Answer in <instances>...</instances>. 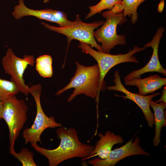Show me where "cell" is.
Wrapping results in <instances>:
<instances>
[{
    "label": "cell",
    "instance_id": "6da1fadb",
    "mask_svg": "<svg viewBox=\"0 0 166 166\" xmlns=\"http://www.w3.org/2000/svg\"><path fill=\"white\" fill-rule=\"evenodd\" d=\"M61 127L56 131L60 140L56 148L48 149L40 147L37 144H31L36 152L47 158L49 166H56L66 160L75 157L88 159L94 148V146L84 144L80 140L75 128Z\"/></svg>",
    "mask_w": 166,
    "mask_h": 166
},
{
    "label": "cell",
    "instance_id": "7a4b0ae2",
    "mask_svg": "<svg viewBox=\"0 0 166 166\" xmlns=\"http://www.w3.org/2000/svg\"><path fill=\"white\" fill-rule=\"evenodd\" d=\"M77 68L74 76L70 82L55 93L58 96L67 90L74 88L72 93L68 98L67 101H71L77 95L84 94L88 97L96 98L98 104L100 92V71L97 64L87 66L76 61Z\"/></svg>",
    "mask_w": 166,
    "mask_h": 166
},
{
    "label": "cell",
    "instance_id": "3957f363",
    "mask_svg": "<svg viewBox=\"0 0 166 166\" xmlns=\"http://www.w3.org/2000/svg\"><path fill=\"white\" fill-rule=\"evenodd\" d=\"M2 119L9 130L10 153L15 152L14 144L26 122L28 107L24 100L18 99L15 95L10 96L2 101Z\"/></svg>",
    "mask_w": 166,
    "mask_h": 166
},
{
    "label": "cell",
    "instance_id": "277c9868",
    "mask_svg": "<svg viewBox=\"0 0 166 166\" xmlns=\"http://www.w3.org/2000/svg\"><path fill=\"white\" fill-rule=\"evenodd\" d=\"M78 47L81 49L83 53L89 54L97 61L100 73V91H104L106 89V83L104 79L107 73L111 68L118 64L123 63H139V62L134 55L146 48L144 46L140 48L135 45L133 49H130L126 53L112 55L95 50L89 45L81 42H79Z\"/></svg>",
    "mask_w": 166,
    "mask_h": 166
},
{
    "label": "cell",
    "instance_id": "5b68a950",
    "mask_svg": "<svg viewBox=\"0 0 166 166\" xmlns=\"http://www.w3.org/2000/svg\"><path fill=\"white\" fill-rule=\"evenodd\" d=\"M106 21L101 27L94 31L93 36L101 45L103 52L109 53L111 49L118 45H124L126 43L124 35H118L117 29L118 25H121L127 21L123 13H114L111 10L102 14Z\"/></svg>",
    "mask_w": 166,
    "mask_h": 166
},
{
    "label": "cell",
    "instance_id": "8992f818",
    "mask_svg": "<svg viewBox=\"0 0 166 166\" xmlns=\"http://www.w3.org/2000/svg\"><path fill=\"white\" fill-rule=\"evenodd\" d=\"M42 92V87L40 84L32 85L30 87L29 93L33 96L36 102L37 113L31 126L25 128L23 132L22 136L26 144L29 143L37 144L38 142H40L41 135L46 129L62 126L61 124L56 122L53 116L48 117L44 113L40 101Z\"/></svg>",
    "mask_w": 166,
    "mask_h": 166
},
{
    "label": "cell",
    "instance_id": "52a82bcc",
    "mask_svg": "<svg viewBox=\"0 0 166 166\" xmlns=\"http://www.w3.org/2000/svg\"><path fill=\"white\" fill-rule=\"evenodd\" d=\"M75 24L64 27L52 26L43 22L42 24L50 30L65 35L67 38L68 46L73 39H76L94 47L100 52H103L101 45H98L93 35L95 29L102 25L105 21L101 20L87 23L82 21L78 15L76 16Z\"/></svg>",
    "mask_w": 166,
    "mask_h": 166
},
{
    "label": "cell",
    "instance_id": "ba28073f",
    "mask_svg": "<svg viewBox=\"0 0 166 166\" xmlns=\"http://www.w3.org/2000/svg\"><path fill=\"white\" fill-rule=\"evenodd\" d=\"M35 62L33 55L26 54L23 58H20L10 48L8 49L2 59L1 64L5 72L11 76L10 81L16 85L19 92L26 96L30 93V87L25 83L24 72L29 65L33 66Z\"/></svg>",
    "mask_w": 166,
    "mask_h": 166
},
{
    "label": "cell",
    "instance_id": "9c48e42d",
    "mask_svg": "<svg viewBox=\"0 0 166 166\" xmlns=\"http://www.w3.org/2000/svg\"><path fill=\"white\" fill-rule=\"evenodd\" d=\"M133 137L122 146L111 150L108 156L102 159L96 157L88 161V163L93 166H114L120 160L131 156L142 155L150 156L140 145V140L136 137L132 142Z\"/></svg>",
    "mask_w": 166,
    "mask_h": 166
},
{
    "label": "cell",
    "instance_id": "30bf717a",
    "mask_svg": "<svg viewBox=\"0 0 166 166\" xmlns=\"http://www.w3.org/2000/svg\"><path fill=\"white\" fill-rule=\"evenodd\" d=\"M19 4L14 6L12 13L16 19L28 16H34L39 19L54 22L59 27H64L75 24L76 21H71L67 19L66 14L63 12L52 9L34 10L27 7L24 0H18Z\"/></svg>",
    "mask_w": 166,
    "mask_h": 166
},
{
    "label": "cell",
    "instance_id": "8fae6325",
    "mask_svg": "<svg viewBox=\"0 0 166 166\" xmlns=\"http://www.w3.org/2000/svg\"><path fill=\"white\" fill-rule=\"evenodd\" d=\"M114 78L113 81L115 85L109 86L107 88L109 91L115 90L124 93L125 96H121L114 94L115 96L122 97L124 99H128L135 102L141 109L145 119L150 127H153L154 123V114L152 112L149 106L150 100L154 97L160 95L159 92L147 96H142L134 93L128 90L122 84L118 71L115 72Z\"/></svg>",
    "mask_w": 166,
    "mask_h": 166
},
{
    "label": "cell",
    "instance_id": "7c38bea8",
    "mask_svg": "<svg viewBox=\"0 0 166 166\" xmlns=\"http://www.w3.org/2000/svg\"><path fill=\"white\" fill-rule=\"evenodd\" d=\"M165 30L164 27H161L157 30L152 40L145 44L146 48L151 47L153 53L148 62L143 67L130 72L124 78L126 81L133 78H141V75L149 72H156L166 76V70L162 66L158 56V48L160 39Z\"/></svg>",
    "mask_w": 166,
    "mask_h": 166
},
{
    "label": "cell",
    "instance_id": "4fadbf2b",
    "mask_svg": "<svg viewBox=\"0 0 166 166\" xmlns=\"http://www.w3.org/2000/svg\"><path fill=\"white\" fill-rule=\"evenodd\" d=\"M100 139L97 141L94 148L88 158L98 156L102 159L106 158L115 144H121L124 140L121 136L116 135L110 130L107 131L104 135L101 133L98 134Z\"/></svg>",
    "mask_w": 166,
    "mask_h": 166
},
{
    "label": "cell",
    "instance_id": "5bb4252c",
    "mask_svg": "<svg viewBox=\"0 0 166 166\" xmlns=\"http://www.w3.org/2000/svg\"><path fill=\"white\" fill-rule=\"evenodd\" d=\"M124 84L129 86H136L138 89V94L145 96L161 89L166 84V78L156 74L143 79L133 78L124 81Z\"/></svg>",
    "mask_w": 166,
    "mask_h": 166
},
{
    "label": "cell",
    "instance_id": "9a60e30c",
    "mask_svg": "<svg viewBox=\"0 0 166 166\" xmlns=\"http://www.w3.org/2000/svg\"><path fill=\"white\" fill-rule=\"evenodd\" d=\"M160 102L156 103L151 99L149 103V106L152 108L154 113L155 131L152 142L155 146H158L160 144L161 129L163 127L166 126V120L164 112L166 107V103L164 102Z\"/></svg>",
    "mask_w": 166,
    "mask_h": 166
},
{
    "label": "cell",
    "instance_id": "2e32d148",
    "mask_svg": "<svg viewBox=\"0 0 166 166\" xmlns=\"http://www.w3.org/2000/svg\"><path fill=\"white\" fill-rule=\"evenodd\" d=\"M36 69L40 75L44 78L51 77L53 74L52 59L48 55L40 56L36 59Z\"/></svg>",
    "mask_w": 166,
    "mask_h": 166
},
{
    "label": "cell",
    "instance_id": "e0dca14e",
    "mask_svg": "<svg viewBox=\"0 0 166 166\" xmlns=\"http://www.w3.org/2000/svg\"><path fill=\"white\" fill-rule=\"evenodd\" d=\"M146 0H122L124 6L123 12V16L131 17L130 21L132 24H135L138 19L137 10L139 5Z\"/></svg>",
    "mask_w": 166,
    "mask_h": 166
},
{
    "label": "cell",
    "instance_id": "ac0fdd59",
    "mask_svg": "<svg viewBox=\"0 0 166 166\" xmlns=\"http://www.w3.org/2000/svg\"><path fill=\"white\" fill-rule=\"evenodd\" d=\"M122 0H101L96 5L89 7V12L86 16L85 19H88L97 13H100L104 10H110L114 5L122 3Z\"/></svg>",
    "mask_w": 166,
    "mask_h": 166
},
{
    "label": "cell",
    "instance_id": "d6986e66",
    "mask_svg": "<svg viewBox=\"0 0 166 166\" xmlns=\"http://www.w3.org/2000/svg\"><path fill=\"white\" fill-rule=\"evenodd\" d=\"M20 92L16 85L11 81L0 78V100L2 101L8 97Z\"/></svg>",
    "mask_w": 166,
    "mask_h": 166
},
{
    "label": "cell",
    "instance_id": "ffe728a7",
    "mask_svg": "<svg viewBox=\"0 0 166 166\" xmlns=\"http://www.w3.org/2000/svg\"><path fill=\"white\" fill-rule=\"evenodd\" d=\"M11 154L17 159L23 166H37L33 159L34 154L26 148H23L19 153L14 152Z\"/></svg>",
    "mask_w": 166,
    "mask_h": 166
},
{
    "label": "cell",
    "instance_id": "44dd1931",
    "mask_svg": "<svg viewBox=\"0 0 166 166\" xmlns=\"http://www.w3.org/2000/svg\"><path fill=\"white\" fill-rule=\"evenodd\" d=\"M164 88L161 92V95L159 99L155 101L156 103H158L160 102H164L166 103V85H164Z\"/></svg>",
    "mask_w": 166,
    "mask_h": 166
},
{
    "label": "cell",
    "instance_id": "7402d4cb",
    "mask_svg": "<svg viewBox=\"0 0 166 166\" xmlns=\"http://www.w3.org/2000/svg\"><path fill=\"white\" fill-rule=\"evenodd\" d=\"M164 4V0H161L158 6L157 10L159 12L161 13L163 11Z\"/></svg>",
    "mask_w": 166,
    "mask_h": 166
},
{
    "label": "cell",
    "instance_id": "603a6c76",
    "mask_svg": "<svg viewBox=\"0 0 166 166\" xmlns=\"http://www.w3.org/2000/svg\"><path fill=\"white\" fill-rule=\"evenodd\" d=\"M3 109V102L0 100V120L2 119V112Z\"/></svg>",
    "mask_w": 166,
    "mask_h": 166
},
{
    "label": "cell",
    "instance_id": "cb8c5ba5",
    "mask_svg": "<svg viewBox=\"0 0 166 166\" xmlns=\"http://www.w3.org/2000/svg\"><path fill=\"white\" fill-rule=\"evenodd\" d=\"M50 0H43V2L46 3L49 1Z\"/></svg>",
    "mask_w": 166,
    "mask_h": 166
}]
</instances>
